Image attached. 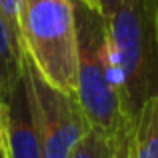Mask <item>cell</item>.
<instances>
[{"label": "cell", "instance_id": "1", "mask_svg": "<svg viewBox=\"0 0 158 158\" xmlns=\"http://www.w3.org/2000/svg\"><path fill=\"white\" fill-rule=\"evenodd\" d=\"M110 82L128 122L158 96V2L122 0L104 16Z\"/></svg>", "mask_w": 158, "mask_h": 158}, {"label": "cell", "instance_id": "2", "mask_svg": "<svg viewBox=\"0 0 158 158\" xmlns=\"http://www.w3.org/2000/svg\"><path fill=\"white\" fill-rule=\"evenodd\" d=\"M78 34V70L74 98L88 128L104 134L126 158L130 122L124 116L116 90L110 82L104 40V16L74 0Z\"/></svg>", "mask_w": 158, "mask_h": 158}, {"label": "cell", "instance_id": "3", "mask_svg": "<svg viewBox=\"0 0 158 158\" xmlns=\"http://www.w3.org/2000/svg\"><path fill=\"white\" fill-rule=\"evenodd\" d=\"M18 34L34 70L64 94L76 88L78 34L74 0H18Z\"/></svg>", "mask_w": 158, "mask_h": 158}, {"label": "cell", "instance_id": "4", "mask_svg": "<svg viewBox=\"0 0 158 158\" xmlns=\"http://www.w3.org/2000/svg\"><path fill=\"white\" fill-rule=\"evenodd\" d=\"M22 76L26 80L28 96L36 120L42 158H68L76 142L88 130L80 106L72 94L52 88L34 70L24 56Z\"/></svg>", "mask_w": 158, "mask_h": 158}, {"label": "cell", "instance_id": "5", "mask_svg": "<svg viewBox=\"0 0 158 158\" xmlns=\"http://www.w3.org/2000/svg\"><path fill=\"white\" fill-rule=\"evenodd\" d=\"M0 118L6 136L8 158H42L36 120L24 76L8 94L0 96Z\"/></svg>", "mask_w": 158, "mask_h": 158}, {"label": "cell", "instance_id": "6", "mask_svg": "<svg viewBox=\"0 0 158 158\" xmlns=\"http://www.w3.org/2000/svg\"><path fill=\"white\" fill-rule=\"evenodd\" d=\"M126 158H158V96L148 100L132 122Z\"/></svg>", "mask_w": 158, "mask_h": 158}, {"label": "cell", "instance_id": "7", "mask_svg": "<svg viewBox=\"0 0 158 158\" xmlns=\"http://www.w3.org/2000/svg\"><path fill=\"white\" fill-rule=\"evenodd\" d=\"M24 52L0 12V96L8 94L22 78Z\"/></svg>", "mask_w": 158, "mask_h": 158}, {"label": "cell", "instance_id": "8", "mask_svg": "<svg viewBox=\"0 0 158 158\" xmlns=\"http://www.w3.org/2000/svg\"><path fill=\"white\" fill-rule=\"evenodd\" d=\"M68 158H124V156L116 150V146L104 134L88 128L84 136L76 142V146L72 148Z\"/></svg>", "mask_w": 158, "mask_h": 158}, {"label": "cell", "instance_id": "9", "mask_svg": "<svg viewBox=\"0 0 158 158\" xmlns=\"http://www.w3.org/2000/svg\"><path fill=\"white\" fill-rule=\"evenodd\" d=\"M0 12H2L6 24L10 26V30L14 32V36L20 40V34H18V0H0Z\"/></svg>", "mask_w": 158, "mask_h": 158}, {"label": "cell", "instance_id": "10", "mask_svg": "<svg viewBox=\"0 0 158 158\" xmlns=\"http://www.w3.org/2000/svg\"><path fill=\"white\" fill-rule=\"evenodd\" d=\"M120 2H122V0H98V10H100L102 16H108Z\"/></svg>", "mask_w": 158, "mask_h": 158}, {"label": "cell", "instance_id": "11", "mask_svg": "<svg viewBox=\"0 0 158 158\" xmlns=\"http://www.w3.org/2000/svg\"><path fill=\"white\" fill-rule=\"evenodd\" d=\"M0 158H8V150H6V136H4L2 118H0Z\"/></svg>", "mask_w": 158, "mask_h": 158}, {"label": "cell", "instance_id": "12", "mask_svg": "<svg viewBox=\"0 0 158 158\" xmlns=\"http://www.w3.org/2000/svg\"><path fill=\"white\" fill-rule=\"evenodd\" d=\"M78 2L86 4L88 8H94V10H98V0H78ZM98 12H100V10H98Z\"/></svg>", "mask_w": 158, "mask_h": 158}, {"label": "cell", "instance_id": "13", "mask_svg": "<svg viewBox=\"0 0 158 158\" xmlns=\"http://www.w3.org/2000/svg\"><path fill=\"white\" fill-rule=\"evenodd\" d=\"M156 2H158V0H156Z\"/></svg>", "mask_w": 158, "mask_h": 158}]
</instances>
